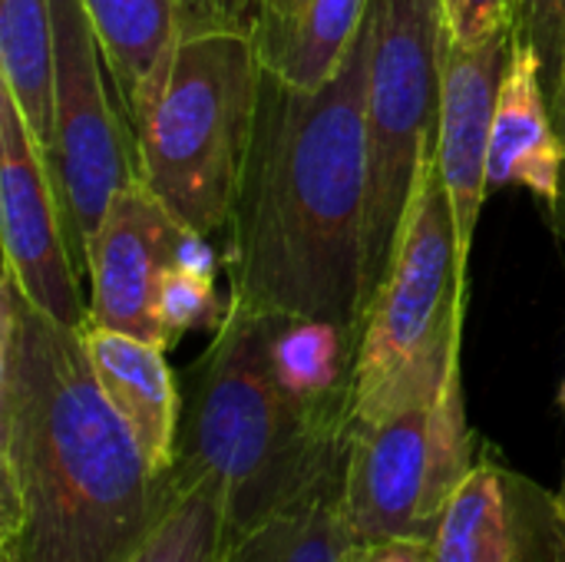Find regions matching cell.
Here are the masks:
<instances>
[{"instance_id": "cell-17", "label": "cell", "mask_w": 565, "mask_h": 562, "mask_svg": "<svg viewBox=\"0 0 565 562\" xmlns=\"http://www.w3.org/2000/svg\"><path fill=\"white\" fill-rule=\"evenodd\" d=\"M0 79L46 152L53 136V0H0Z\"/></svg>"}, {"instance_id": "cell-26", "label": "cell", "mask_w": 565, "mask_h": 562, "mask_svg": "<svg viewBox=\"0 0 565 562\" xmlns=\"http://www.w3.org/2000/svg\"><path fill=\"white\" fill-rule=\"evenodd\" d=\"M440 7H444V30H447L454 13H457V0H440Z\"/></svg>"}, {"instance_id": "cell-8", "label": "cell", "mask_w": 565, "mask_h": 562, "mask_svg": "<svg viewBox=\"0 0 565 562\" xmlns=\"http://www.w3.org/2000/svg\"><path fill=\"white\" fill-rule=\"evenodd\" d=\"M103 50L83 0H53V136L50 179L79 272L119 189L139 179L136 142L106 99Z\"/></svg>"}, {"instance_id": "cell-7", "label": "cell", "mask_w": 565, "mask_h": 562, "mask_svg": "<svg viewBox=\"0 0 565 562\" xmlns=\"http://www.w3.org/2000/svg\"><path fill=\"white\" fill-rule=\"evenodd\" d=\"M367 73V305L394 258L424 159L440 126V0H371Z\"/></svg>"}, {"instance_id": "cell-21", "label": "cell", "mask_w": 565, "mask_h": 562, "mask_svg": "<svg viewBox=\"0 0 565 562\" xmlns=\"http://www.w3.org/2000/svg\"><path fill=\"white\" fill-rule=\"evenodd\" d=\"M520 30L536 46L546 93H553L565 60V0H520Z\"/></svg>"}, {"instance_id": "cell-15", "label": "cell", "mask_w": 565, "mask_h": 562, "mask_svg": "<svg viewBox=\"0 0 565 562\" xmlns=\"http://www.w3.org/2000/svg\"><path fill=\"white\" fill-rule=\"evenodd\" d=\"M126 126L159 96L185 36L179 0H83Z\"/></svg>"}, {"instance_id": "cell-6", "label": "cell", "mask_w": 565, "mask_h": 562, "mask_svg": "<svg viewBox=\"0 0 565 562\" xmlns=\"http://www.w3.org/2000/svg\"><path fill=\"white\" fill-rule=\"evenodd\" d=\"M460 364L371 421L351 424L341 510L354 540L407 537L434 547L440 517L473 470Z\"/></svg>"}, {"instance_id": "cell-20", "label": "cell", "mask_w": 565, "mask_h": 562, "mask_svg": "<svg viewBox=\"0 0 565 562\" xmlns=\"http://www.w3.org/2000/svg\"><path fill=\"white\" fill-rule=\"evenodd\" d=\"M169 344L175 348L185 331L195 328H218L228 315V298H218L215 291V262L212 252L199 258L179 262L162 285V305H159Z\"/></svg>"}, {"instance_id": "cell-25", "label": "cell", "mask_w": 565, "mask_h": 562, "mask_svg": "<svg viewBox=\"0 0 565 562\" xmlns=\"http://www.w3.org/2000/svg\"><path fill=\"white\" fill-rule=\"evenodd\" d=\"M550 109H553V123H556V132L565 142V60H563V73H559V83L556 89L550 93ZM553 222L559 229V235L565 238V176H563V199H559V209L553 212Z\"/></svg>"}, {"instance_id": "cell-1", "label": "cell", "mask_w": 565, "mask_h": 562, "mask_svg": "<svg viewBox=\"0 0 565 562\" xmlns=\"http://www.w3.org/2000/svg\"><path fill=\"white\" fill-rule=\"evenodd\" d=\"M175 500L89 361L83 328L0 272V560L129 562Z\"/></svg>"}, {"instance_id": "cell-3", "label": "cell", "mask_w": 565, "mask_h": 562, "mask_svg": "<svg viewBox=\"0 0 565 562\" xmlns=\"http://www.w3.org/2000/svg\"><path fill=\"white\" fill-rule=\"evenodd\" d=\"M351 424L295 394L275 358V318L228 301L185 371L172 480H199L248 537L344 480Z\"/></svg>"}, {"instance_id": "cell-14", "label": "cell", "mask_w": 565, "mask_h": 562, "mask_svg": "<svg viewBox=\"0 0 565 562\" xmlns=\"http://www.w3.org/2000/svg\"><path fill=\"white\" fill-rule=\"evenodd\" d=\"M93 371L109 404L132 431L142 457L156 474H169L175 460L182 388L175 384L166 351L113 328H83Z\"/></svg>"}, {"instance_id": "cell-22", "label": "cell", "mask_w": 565, "mask_h": 562, "mask_svg": "<svg viewBox=\"0 0 565 562\" xmlns=\"http://www.w3.org/2000/svg\"><path fill=\"white\" fill-rule=\"evenodd\" d=\"M516 3L520 0H457V13L440 36H450L460 46H480L513 26Z\"/></svg>"}, {"instance_id": "cell-11", "label": "cell", "mask_w": 565, "mask_h": 562, "mask_svg": "<svg viewBox=\"0 0 565 562\" xmlns=\"http://www.w3.org/2000/svg\"><path fill=\"white\" fill-rule=\"evenodd\" d=\"M516 26L490 36L480 46H460L440 36V126H437V159L450 195L457 225V262L467 285L470 248L483 202L490 195L487 162H490V129L500 96L503 73L510 66Z\"/></svg>"}, {"instance_id": "cell-13", "label": "cell", "mask_w": 565, "mask_h": 562, "mask_svg": "<svg viewBox=\"0 0 565 562\" xmlns=\"http://www.w3.org/2000/svg\"><path fill=\"white\" fill-rule=\"evenodd\" d=\"M563 176L565 142L553 123L543 63L536 46L516 26L510 66L493 109L487 185L490 192L523 185L556 212L563 199Z\"/></svg>"}, {"instance_id": "cell-5", "label": "cell", "mask_w": 565, "mask_h": 562, "mask_svg": "<svg viewBox=\"0 0 565 562\" xmlns=\"http://www.w3.org/2000/svg\"><path fill=\"white\" fill-rule=\"evenodd\" d=\"M463 301L457 225L434 149L420 166L394 258L364 315L351 424L377 417L407 391L440 381L460 364Z\"/></svg>"}, {"instance_id": "cell-19", "label": "cell", "mask_w": 565, "mask_h": 562, "mask_svg": "<svg viewBox=\"0 0 565 562\" xmlns=\"http://www.w3.org/2000/svg\"><path fill=\"white\" fill-rule=\"evenodd\" d=\"M175 500L129 562H235L238 537L222 500L199 480H172Z\"/></svg>"}, {"instance_id": "cell-18", "label": "cell", "mask_w": 565, "mask_h": 562, "mask_svg": "<svg viewBox=\"0 0 565 562\" xmlns=\"http://www.w3.org/2000/svg\"><path fill=\"white\" fill-rule=\"evenodd\" d=\"M344 484V480H341ZM341 484L324 487L295 510L238 540L235 562H341L351 530L341 510Z\"/></svg>"}, {"instance_id": "cell-28", "label": "cell", "mask_w": 565, "mask_h": 562, "mask_svg": "<svg viewBox=\"0 0 565 562\" xmlns=\"http://www.w3.org/2000/svg\"><path fill=\"white\" fill-rule=\"evenodd\" d=\"M278 3H281V0H278Z\"/></svg>"}, {"instance_id": "cell-24", "label": "cell", "mask_w": 565, "mask_h": 562, "mask_svg": "<svg viewBox=\"0 0 565 562\" xmlns=\"http://www.w3.org/2000/svg\"><path fill=\"white\" fill-rule=\"evenodd\" d=\"M341 562H434V547L407 537H371L351 540Z\"/></svg>"}, {"instance_id": "cell-10", "label": "cell", "mask_w": 565, "mask_h": 562, "mask_svg": "<svg viewBox=\"0 0 565 562\" xmlns=\"http://www.w3.org/2000/svg\"><path fill=\"white\" fill-rule=\"evenodd\" d=\"M0 229L3 265L26 298L50 318L86 328L89 305L79 301L76 258L63 209L50 179L46 152L26 126L13 93L0 79ZM83 275V272H79Z\"/></svg>"}, {"instance_id": "cell-4", "label": "cell", "mask_w": 565, "mask_h": 562, "mask_svg": "<svg viewBox=\"0 0 565 562\" xmlns=\"http://www.w3.org/2000/svg\"><path fill=\"white\" fill-rule=\"evenodd\" d=\"M265 63L252 33H185L152 106L129 126L139 179L195 235L228 229L248 166Z\"/></svg>"}, {"instance_id": "cell-16", "label": "cell", "mask_w": 565, "mask_h": 562, "mask_svg": "<svg viewBox=\"0 0 565 562\" xmlns=\"http://www.w3.org/2000/svg\"><path fill=\"white\" fill-rule=\"evenodd\" d=\"M371 0H265L255 43L271 76L298 86H324L364 26Z\"/></svg>"}, {"instance_id": "cell-23", "label": "cell", "mask_w": 565, "mask_h": 562, "mask_svg": "<svg viewBox=\"0 0 565 562\" xmlns=\"http://www.w3.org/2000/svg\"><path fill=\"white\" fill-rule=\"evenodd\" d=\"M179 10H182L185 33L242 30L255 36L265 0H179Z\"/></svg>"}, {"instance_id": "cell-9", "label": "cell", "mask_w": 565, "mask_h": 562, "mask_svg": "<svg viewBox=\"0 0 565 562\" xmlns=\"http://www.w3.org/2000/svg\"><path fill=\"white\" fill-rule=\"evenodd\" d=\"M209 255L205 238L185 229L162 199L132 179L106 209L86 248L89 275V325L113 328L169 351V335L159 315L166 275L185 262Z\"/></svg>"}, {"instance_id": "cell-27", "label": "cell", "mask_w": 565, "mask_h": 562, "mask_svg": "<svg viewBox=\"0 0 565 562\" xmlns=\"http://www.w3.org/2000/svg\"><path fill=\"white\" fill-rule=\"evenodd\" d=\"M563 411H565V381H563ZM559 510H563V517H565V474H563V487H559Z\"/></svg>"}, {"instance_id": "cell-12", "label": "cell", "mask_w": 565, "mask_h": 562, "mask_svg": "<svg viewBox=\"0 0 565 562\" xmlns=\"http://www.w3.org/2000/svg\"><path fill=\"white\" fill-rule=\"evenodd\" d=\"M434 562H565L559 497L500 464H473L440 517Z\"/></svg>"}, {"instance_id": "cell-2", "label": "cell", "mask_w": 565, "mask_h": 562, "mask_svg": "<svg viewBox=\"0 0 565 562\" xmlns=\"http://www.w3.org/2000/svg\"><path fill=\"white\" fill-rule=\"evenodd\" d=\"M371 17L338 73L298 89L265 70L255 139L228 222V301L361 338L367 315Z\"/></svg>"}]
</instances>
